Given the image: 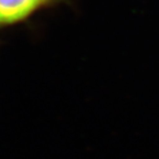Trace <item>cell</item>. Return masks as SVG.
<instances>
[{"label": "cell", "mask_w": 159, "mask_h": 159, "mask_svg": "<svg viewBox=\"0 0 159 159\" xmlns=\"http://www.w3.org/2000/svg\"><path fill=\"white\" fill-rule=\"evenodd\" d=\"M53 0H0V27H8L30 18Z\"/></svg>", "instance_id": "obj_1"}]
</instances>
